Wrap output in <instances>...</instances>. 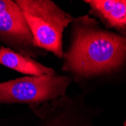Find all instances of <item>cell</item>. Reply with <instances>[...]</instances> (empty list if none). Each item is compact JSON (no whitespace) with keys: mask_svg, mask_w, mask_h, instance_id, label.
I'll return each mask as SVG.
<instances>
[{"mask_svg":"<svg viewBox=\"0 0 126 126\" xmlns=\"http://www.w3.org/2000/svg\"><path fill=\"white\" fill-rule=\"evenodd\" d=\"M72 43L62 70L78 78L110 73L126 60V36L103 29L88 15L73 19Z\"/></svg>","mask_w":126,"mask_h":126,"instance_id":"6da1fadb","label":"cell"},{"mask_svg":"<svg viewBox=\"0 0 126 126\" xmlns=\"http://www.w3.org/2000/svg\"><path fill=\"white\" fill-rule=\"evenodd\" d=\"M31 31L33 42L39 49L63 58V33L73 17L51 0H16Z\"/></svg>","mask_w":126,"mask_h":126,"instance_id":"7a4b0ae2","label":"cell"},{"mask_svg":"<svg viewBox=\"0 0 126 126\" xmlns=\"http://www.w3.org/2000/svg\"><path fill=\"white\" fill-rule=\"evenodd\" d=\"M69 76L51 75L24 76L0 82V104H24L38 107L66 94Z\"/></svg>","mask_w":126,"mask_h":126,"instance_id":"3957f363","label":"cell"},{"mask_svg":"<svg viewBox=\"0 0 126 126\" xmlns=\"http://www.w3.org/2000/svg\"><path fill=\"white\" fill-rule=\"evenodd\" d=\"M0 42L32 58L39 54L24 15L12 0H0Z\"/></svg>","mask_w":126,"mask_h":126,"instance_id":"277c9868","label":"cell"},{"mask_svg":"<svg viewBox=\"0 0 126 126\" xmlns=\"http://www.w3.org/2000/svg\"><path fill=\"white\" fill-rule=\"evenodd\" d=\"M33 108L39 116L38 126H87L79 100L66 94Z\"/></svg>","mask_w":126,"mask_h":126,"instance_id":"5b68a950","label":"cell"},{"mask_svg":"<svg viewBox=\"0 0 126 126\" xmlns=\"http://www.w3.org/2000/svg\"><path fill=\"white\" fill-rule=\"evenodd\" d=\"M89 13L99 18L107 27L113 28L122 34L126 17V0H88Z\"/></svg>","mask_w":126,"mask_h":126,"instance_id":"8992f818","label":"cell"},{"mask_svg":"<svg viewBox=\"0 0 126 126\" xmlns=\"http://www.w3.org/2000/svg\"><path fill=\"white\" fill-rule=\"evenodd\" d=\"M0 65L29 76H51L55 71L30 57L23 55L8 47H0Z\"/></svg>","mask_w":126,"mask_h":126,"instance_id":"52a82bcc","label":"cell"},{"mask_svg":"<svg viewBox=\"0 0 126 126\" xmlns=\"http://www.w3.org/2000/svg\"><path fill=\"white\" fill-rule=\"evenodd\" d=\"M124 35L126 34V17H125V30H124Z\"/></svg>","mask_w":126,"mask_h":126,"instance_id":"ba28073f","label":"cell"},{"mask_svg":"<svg viewBox=\"0 0 126 126\" xmlns=\"http://www.w3.org/2000/svg\"><path fill=\"white\" fill-rule=\"evenodd\" d=\"M123 126H126V120L124 122V124H123Z\"/></svg>","mask_w":126,"mask_h":126,"instance_id":"9c48e42d","label":"cell"}]
</instances>
